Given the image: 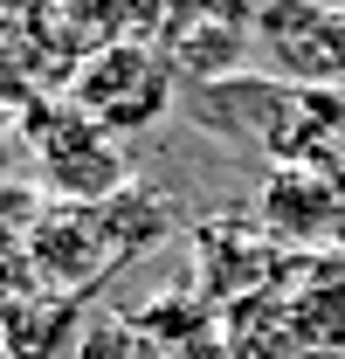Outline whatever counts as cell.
Listing matches in <instances>:
<instances>
[{
  "label": "cell",
  "mask_w": 345,
  "mask_h": 359,
  "mask_svg": "<svg viewBox=\"0 0 345 359\" xmlns=\"http://www.w3.org/2000/svg\"><path fill=\"white\" fill-rule=\"evenodd\" d=\"M76 311L83 297H62V290H42V283H14L7 311H0V346L7 359H62L69 339H76Z\"/></svg>",
  "instance_id": "52a82bcc"
},
{
  "label": "cell",
  "mask_w": 345,
  "mask_h": 359,
  "mask_svg": "<svg viewBox=\"0 0 345 359\" xmlns=\"http://www.w3.org/2000/svg\"><path fill=\"white\" fill-rule=\"evenodd\" d=\"M21 138H28V152H35V166H42V194L48 201H76V208H104L111 194H125L131 166H125V145L104 132L90 111H76L69 97L55 104V97H35L28 111H21Z\"/></svg>",
  "instance_id": "6da1fadb"
},
{
  "label": "cell",
  "mask_w": 345,
  "mask_h": 359,
  "mask_svg": "<svg viewBox=\"0 0 345 359\" xmlns=\"http://www.w3.org/2000/svg\"><path fill=\"white\" fill-rule=\"evenodd\" d=\"M256 55L283 83L345 97V7H332V0H256Z\"/></svg>",
  "instance_id": "277c9868"
},
{
  "label": "cell",
  "mask_w": 345,
  "mask_h": 359,
  "mask_svg": "<svg viewBox=\"0 0 345 359\" xmlns=\"http://www.w3.org/2000/svg\"><path fill=\"white\" fill-rule=\"evenodd\" d=\"M14 283H21V263H14V256H0V311H7V297H14Z\"/></svg>",
  "instance_id": "30bf717a"
},
{
  "label": "cell",
  "mask_w": 345,
  "mask_h": 359,
  "mask_svg": "<svg viewBox=\"0 0 345 359\" xmlns=\"http://www.w3.org/2000/svg\"><path fill=\"white\" fill-rule=\"evenodd\" d=\"M125 263L118 242H111V222L104 208H76V201H48L42 228L21 256V276L42 283V290H62V297H90L111 269Z\"/></svg>",
  "instance_id": "5b68a950"
},
{
  "label": "cell",
  "mask_w": 345,
  "mask_h": 359,
  "mask_svg": "<svg viewBox=\"0 0 345 359\" xmlns=\"http://www.w3.org/2000/svg\"><path fill=\"white\" fill-rule=\"evenodd\" d=\"M104 222H111V242H118V256H145L152 242H166L172 228H180V208H172L166 194L152 187V180H131L125 194H111L104 201Z\"/></svg>",
  "instance_id": "ba28073f"
},
{
  "label": "cell",
  "mask_w": 345,
  "mask_h": 359,
  "mask_svg": "<svg viewBox=\"0 0 345 359\" xmlns=\"http://www.w3.org/2000/svg\"><path fill=\"white\" fill-rule=\"evenodd\" d=\"M262 228L290 242L345 235V173L339 166H276L262 187Z\"/></svg>",
  "instance_id": "8992f818"
},
{
  "label": "cell",
  "mask_w": 345,
  "mask_h": 359,
  "mask_svg": "<svg viewBox=\"0 0 345 359\" xmlns=\"http://www.w3.org/2000/svg\"><path fill=\"white\" fill-rule=\"evenodd\" d=\"M172 97H180V76L166 69V55L152 42H111V48H97L90 62L69 69V104L90 111L111 138L159 125L172 111Z\"/></svg>",
  "instance_id": "7a4b0ae2"
},
{
  "label": "cell",
  "mask_w": 345,
  "mask_h": 359,
  "mask_svg": "<svg viewBox=\"0 0 345 359\" xmlns=\"http://www.w3.org/2000/svg\"><path fill=\"white\" fill-rule=\"evenodd\" d=\"M145 42L166 55L180 83H221L242 76V55L256 48V7L249 0H159Z\"/></svg>",
  "instance_id": "3957f363"
},
{
  "label": "cell",
  "mask_w": 345,
  "mask_h": 359,
  "mask_svg": "<svg viewBox=\"0 0 345 359\" xmlns=\"http://www.w3.org/2000/svg\"><path fill=\"white\" fill-rule=\"evenodd\" d=\"M42 208H48V194H42V180H0V256H28V242H35V228H42Z\"/></svg>",
  "instance_id": "9c48e42d"
}]
</instances>
